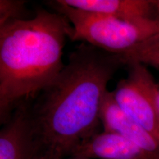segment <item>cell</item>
Returning <instances> with one entry per match:
<instances>
[{
  "instance_id": "cell-1",
  "label": "cell",
  "mask_w": 159,
  "mask_h": 159,
  "mask_svg": "<svg viewBox=\"0 0 159 159\" xmlns=\"http://www.w3.org/2000/svg\"><path fill=\"white\" fill-rule=\"evenodd\" d=\"M120 55L86 43L75 48L48 86L28 103L31 159H64L99 133L107 87L121 67Z\"/></svg>"
},
{
  "instance_id": "cell-2",
  "label": "cell",
  "mask_w": 159,
  "mask_h": 159,
  "mask_svg": "<svg viewBox=\"0 0 159 159\" xmlns=\"http://www.w3.org/2000/svg\"><path fill=\"white\" fill-rule=\"evenodd\" d=\"M72 27L57 12L39 9L32 18L0 26V122L30 103L64 67L66 39Z\"/></svg>"
},
{
  "instance_id": "cell-3",
  "label": "cell",
  "mask_w": 159,
  "mask_h": 159,
  "mask_svg": "<svg viewBox=\"0 0 159 159\" xmlns=\"http://www.w3.org/2000/svg\"><path fill=\"white\" fill-rule=\"evenodd\" d=\"M49 4L71 24V41H82L107 52L122 54L159 33V20L119 19L73 8L61 0Z\"/></svg>"
},
{
  "instance_id": "cell-4",
  "label": "cell",
  "mask_w": 159,
  "mask_h": 159,
  "mask_svg": "<svg viewBox=\"0 0 159 159\" xmlns=\"http://www.w3.org/2000/svg\"><path fill=\"white\" fill-rule=\"evenodd\" d=\"M127 77L121 80L112 93L124 114L152 135L159 142V89L155 80L142 63L128 64Z\"/></svg>"
},
{
  "instance_id": "cell-5",
  "label": "cell",
  "mask_w": 159,
  "mask_h": 159,
  "mask_svg": "<svg viewBox=\"0 0 159 159\" xmlns=\"http://www.w3.org/2000/svg\"><path fill=\"white\" fill-rule=\"evenodd\" d=\"M72 156L89 159H159L122 135L105 130L83 143Z\"/></svg>"
},
{
  "instance_id": "cell-6",
  "label": "cell",
  "mask_w": 159,
  "mask_h": 159,
  "mask_svg": "<svg viewBox=\"0 0 159 159\" xmlns=\"http://www.w3.org/2000/svg\"><path fill=\"white\" fill-rule=\"evenodd\" d=\"M102 130L116 133L147 152L159 158V142L148 130L124 114L117 106L111 91L107 93L101 113Z\"/></svg>"
},
{
  "instance_id": "cell-7",
  "label": "cell",
  "mask_w": 159,
  "mask_h": 159,
  "mask_svg": "<svg viewBox=\"0 0 159 159\" xmlns=\"http://www.w3.org/2000/svg\"><path fill=\"white\" fill-rule=\"evenodd\" d=\"M83 11L122 19H156L153 0H61ZM157 20V19H156Z\"/></svg>"
},
{
  "instance_id": "cell-8",
  "label": "cell",
  "mask_w": 159,
  "mask_h": 159,
  "mask_svg": "<svg viewBox=\"0 0 159 159\" xmlns=\"http://www.w3.org/2000/svg\"><path fill=\"white\" fill-rule=\"evenodd\" d=\"M28 103L19 105L0 131V159H31L27 122Z\"/></svg>"
},
{
  "instance_id": "cell-9",
  "label": "cell",
  "mask_w": 159,
  "mask_h": 159,
  "mask_svg": "<svg viewBox=\"0 0 159 159\" xmlns=\"http://www.w3.org/2000/svg\"><path fill=\"white\" fill-rule=\"evenodd\" d=\"M125 65L142 63L159 69V33L120 54Z\"/></svg>"
},
{
  "instance_id": "cell-10",
  "label": "cell",
  "mask_w": 159,
  "mask_h": 159,
  "mask_svg": "<svg viewBox=\"0 0 159 159\" xmlns=\"http://www.w3.org/2000/svg\"><path fill=\"white\" fill-rule=\"evenodd\" d=\"M26 2L20 0H1L0 1V26L17 20L27 19Z\"/></svg>"
},
{
  "instance_id": "cell-11",
  "label": "cell",
  "mask_w": 159,
  "mask_h": 159,
  "mask_svg": "<svg viewBox=\"0 0 159 159\" xmlns=\"http://www.w3.org/2000/svg\"><path fill=\"white\" fill-rule=\"evenodd\" d=\"M153 4L156 10V19L159 20V0H153Z\"/></svg>"
},
{
  "instance_id": "cell-12",
  "label": "cell",
  "mask_w": 159,
  "mask_h": 159,
  "mask_svg": "<svg viewBox=\"0 0 159 159\" xmlns=\"http://www.w3.org/2000/svg\"><path fill=\"white\" fill-rule=\"evenodd\" d=\"M64 159H89L87 158H83V157H80V156H69L68 158H66Z\"/></svg>"
},
{
  "instance_id": "cell-13",
  "label": "cell",
  "mask_w": 159,
  "mask_h": 159,
  "mask_svg": "<svg viewBox=\"0 0 159 159\" xmlns=\"http://www.w3.org/2000/svg\"><path fill=\"white\" fill-rule=\"evenodd\" d=\"M157 102H158V109H159V89L158 91V94H157Z\"/></svg>"
}]
</instances>
